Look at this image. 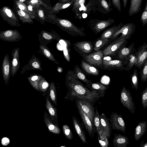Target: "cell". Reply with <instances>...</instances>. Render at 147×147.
Wrapping results in <instances>:
<instances>
[{
	"mask_svg": "<svg viewBox=\"0 0 147 147\" xmlns=\"http://www.w3.org/2000/svg\"><path fill=\"white\" fill-rule=\"evenodd\" d=\"M127 61H123L118 59L114 60H103V68L104 69L111 70L117 69L121 71H128L125 68Z\"/></svg>",
	"mask_w": 147,
	"mask_h": 147,
	"instance_id": "cell-12",
	"label": "cell"
},
{
	"mask_svg": "<svg viewBox=\"0 0 147 147\" xmlns=\"http://www.w3.org/2000/svg\"><path fill=\"white\" fill-rule=\"evenodd\" d=\"M130 78L132 88L135 90H137L138 89V70L136 69H135L132 74H130Z\"/></svg>",
	"mask_w": 147,
	"mask_h": 147,
	"instance_id": "cell-37",
	"label": "cell"
},
{
	"mask_svg": "<svg viewBox=\"0 0 147 147\" xmlns=\"http://www.w3.org/2000/svg\"><path fill=\"white\" fill-rule=\"evenodd\" d=\"M98 136V142L101 146L108 147L109 145L108 139L107 138H106L104 140H101L100 138L99 135Z\"/></svg>",
	"mask_w": 147,
	"mask_h": 147,
	"instance_id": "cell-53",
	"label": "cell"
},
{
	"mask_svg": "<svg viewBox=\"0 0 147 147\" xmlns=\"http://www.w3.org/2000/svg\"><path fill=\"white\" fill-rule=\"evenodd\" d=\"M100 123V115H99L97 108L96 107L95 112L93 119V124L95 132L98 135V130Z\"/></svg>",
	"mask_w": 147,
	"mask_h": 147,
	"instance_id": "cell-41",
	"label": "cell"
},
{
	"mask_svg": "<svg viewBox=\"0 0 147 147\" xmlns=\"http://www.w3.org/2000/svg\"><path fill=\"white\" fill-rule=\"evenodd\" d=\"M147 123L145 121L140 122L135 129L134 136L136 141L139 140L147 130Z\"/></svg>",
	"mask_w": 147,
	"mask_h": 147,
	"instance_id": "cell-27",
	"label": "cell"
},
{
	"mask_svg": "<svg viewBox=\"0 0 147 147\" xmlns=\"http://www.w3.org/2000/svg\"><path fill=\"white\" fill-rule=\"evenodd\" d=\"M74 1V0L65 3H57L49 11V14H52L54 12H58L61 10L73 6Z\"/></svg>",
	"mask_w": 147,
	"mask_h": 147,
	"instance_id": "cell-33",
	"label": "cell"
},
{
	"mask_svg": "<svg viewBox=\"0 0 147 147\" xmlns=\"http://www.w3.org/2000/svg\"><path fill=\"white\" fill-rule=\"evenodd\" d=\"M75 100L76 104L78 105L84 113L88 116L93 124L95 112L93 103L85 100L76 99Z\"/></svg>",
	"mask_w": 147,
	"mask_h": 147,
	"instance_id": "cell-15",
	"label": "cell"
},
{
	"mask_svg": "<svg viewBox=\"0 0 147 147\" xmlns=\"http://www.w3.org/2000/svg\"><path fill=\"white\" fill-rule=\"evenodd\" d=\"M26 4H30L34 8H38L40 5L43 6L46 8L49 9V7L42 0H28L26 1Z\"/></svg>",
	"mask_w": 147,
	"mask_h": 147,
	"instance_id": "cell-43",
	"label": "cell"
},
{
	"mask_svg": "<svg viewBox=\"0 0 147 147\" xmlns=\"http://www.w3.org/2000/svg\"><path fill=\"white\" fill-rule=\"evenodd\" d=\"M143 0H131L128 13L129 16H132L137 14L141 10Z\"/></svg>",
	"mask_w": 147,
	"mask_h": 147,
	"instance_id": "cell-30",
	"label": "cell"
},
{
	"mask_svg": "<svg viewBox=\"0 0 147 147\" xmlns=\"http://www.w3.org/2000/svg\"><path fill=\"white\" fill-rule=\"evenodd\" d=\"M36 15L42 21H44L45 19V13L43 10L38 8H35Z\"/></svg>",
	"mask_w": 147,
	"mask_h": 147,
	"instance_id": "cell-51",
	"label": "cell"
},
{
	"mask_svg": "<svg viewBox=\"0 0 147 147\" xmlns=\"http://www.w3.org/2000/svg\"><path fill=\"white\" fill-rule=\"evenodd\" d=\"M21 35L17 30H8L0 32V39L7 42H17L22 39Z\"/></svg>",
	"mask_w": 147,
	"mask_h": 147,
	"instance_id": "cell-14",
	"label": "cell"
},
{
	"mask_svg": "<svg viewBox=\"0 0 147 147\" xmlns=\"http://www.w3.org/2000/svg\"><path fill=\"white\" fill-rule=\"evenodd\" d=\"M57 71L59 73H62L63 71V69L62 67H58L57 68Z\"/></svg>",
	"mask_w": 147,
	"mask_h": 147,
	"instance_id": "cell-59",
	"label": "cell"
},
{
	"mask_svg": "<svg viewBox=\"0 0 147 147\" xmlns=\"http://www.w3.org/2000/svg\"><path fill=\"white\" fill-rule=\"evenodd\" d=\"M49 86V83L43 77L38 82V86L39 90L43 92L46 91Z\"/></svg>",
	"mask_w": 147,
	"mask_h": 147,
	"instance_id": "cell-44",
	"label": "cell"
},
{
	"mask_svg": "<svg viewBox=\"0 0 147 147\" xmlns=\"http://www.w3.org/2000/svg\"><path fill=\"white\" fill-rule=\"evenodd\" d=\"M86 86L91 91L96 93L100 97L104 96L105 91L108 88L99 82L92 83L91 80L86 84Z\"/></svg>",
	"mask_w": 147,
	"mask_h": 147,
	"instance_id": "cell-19",
	"label": "cell"
},
{
	"mask_svg": "<svg viewBox=\"0 0 147 147\" xmlns=\"http://www.w3.org/2000/svg\"><path fill=\"white\" fill-rule=\"evenodd\" d=\"M1 143L3 146H6L9 144L10 140L8 138L4 137L1 139Z\"/></svg>",
	"mask_w": 147,
	"mask_h": 147,
	"instance_id": "cell-56",
	"label": "cell"
},
{
	"mask_svg": "<svg viewBox=\"0 0 147 147\" xmlns=\"http://www.w3.org/2000/svg\"><path fill=\"white\" fill-rule=\"evenodd\" d=\"M10 61L9 55H5L2 62L1 71L5 82L7 84L10 77Z\"/></svg>",
	"mask_w": 147,
	"mask_h": 147,
	"instance_id": "cell-22",
	"label": "cell"
},
{
	"mask_svg": "<svg viewBox=\"0 0 147 147\" xmlns=\"http://www.w3.org/2000/svg\"><path fill=\"white\" fill-rule=\"evenodd\" d=\"M28 11V13L32 19L36 18V14L35 10V8L30 4H26Z\"/></svg>",
	"mask_w": 147,
	"mask_h": 147,
	"instance_id": "cell-50",
	"label": "cell"
},
{
	"mask_svg": "<svg viewBox=\"0 0 147 147\" xmlns=\"http://www.w3.org/2000/svg\"><path fill=\"white\" fill-rule=\"evenodd\" d=\"M127 63L125 68L128 71L131 69L135 66L136 62V57L134 53L130 55L126 60Z\"/></svg>",
	"mask_w": 147,
	"mask_h": 147,
	"instance_id": "cell-40",
	"label": "cell"
},
{
	"mask_svg": "<svg viewBox=\"0 0 147 147\" xmlns=\"http://www.w3.org/2000/svg\"><path fill=\"white\" fill-rule=\"evenodd\" d=\"M86 0H74L73 5V11L75 14L76 18H78L79 9L84 5Z\"/></svg>",
	"mask_w": 147,
	"mask_h": 147,
	"instance_id": "cell-39",
	"label": "cell"
},
{
	"mask_svg": "<svg viewBox=\"0 0 147 147\" xmlns=\"http://www.w3.org/2000/svg\"><path fill=\"white\" fill-rule=\"evenodd\" d=\"M50 96L52 101L57 105V98L56 89L55 84L53 82H52L49 87Z\"/></svg>",
	"mask_w": 147,
	"mask_h": 147,
	"instance_id": "cell-42",
	"label": "cell"
},
{
	"mask_svg": "<svg viewBox=\"0 0 147 147\" xmlns=\"http://www.w3.org/2000/svg\"><path fill=\"white\" fill-rule=\"evenodd\" d=\"M141 99L143 108L144 109L147 107V86L141 94Z\"/></svg>",
	"mask_w": 147,
	"mask_h": 147,
	"instance_id": "cell-49",
	"label": "cell"
},
{
	"mask_svg": "<svg viewBox=\"0 0 147 147\" xmlns=\"http://www.w3.org/2000/svg\"><path fill=\"white\" fill-rule=\"evenodd\" d=\"M38 35V40L40 44L45 45L50 43L54 40L59 41L61 39V37L53 30H51V32L42 30Z\"/></svg>",
	"mask_w": 147,
	"mask_h": 147,
	"instance_id": "cell-11",
	"label": "cell"
},
{
	"mask_svg": "<svg viewBox=\"0 0 147 147\" xmlns=\"http://www.w3.org/2000/svg\"><path fill=\"white\" fill-rule=\"evenodd\" d=\"M96 0H90L86 5H84L79 9L78 19H82V15L84 13L88 15L91 11L97 10L95 5Z\"/></svg>",
	"mask_w": 147,
	"mask_h": 147,
	"instance_id": "cell-28",
	"label": "cell"
},
{
	"mask_svg": "<svg viewBox=\"0 0 147 147\" xmlns=\"http://www.w3.org/2000/svg\"><path fill=\"white\" fill-rule=\"evenodd\" d=\"M46 107L50 115L53 117L57 116L56 109L53 107L49 100L47 98L46 99Z\"/></svg>",
	"mask_w": 147,
	"mask_h": 147,
	"instance_id": "cell-47",
	"label": "cell"
},
{
	"mask_svg": "<svg viewBox=\"0 0 147 147\" xmlns=\"http://www.w3.org/2000/svg\"><path fill=\"white\" fill-rule=\"evenodd\" d=\"M127 40L125 37L120 36L103 50V54L105 56H115L119 50L125 46L127 42Z\"/></svg>",
	"mask_w": 147,
	"mask_h": 147,
	"instance_id": "cell-3",
	"label": "cell"
},
{
	"mask_svg": "<svg viewBox=\"0 0 147 147\" xmlns=\"http://www.w3.org/2000/svg\"><path fill=\"white\" fill-rule=\"evenodd\" d=\"M120 101L123 106L127 108L132 114L135 112L136 106L131 94L129 89L123 86L120 93Z\"/></svg>",
	"mask_w": 147,
	"mask_h": 147,
	"instance_id": "cell-6",
	"label": "cell"
},
{
	"mask_svg": "<svg viewBox=\"0 0 147 147\" xmlns=\"http://www.w3.org/2000/svg\"><path fill=\"white\" fill-rule=\"evenodd\" d=\"M67 73L75 78L80 80L86 84L88 83L90 81L87 78L86 76L77 65H76L73 70H69Z\"/></svg>",
	"mask_w": 147,
	"mask_h": 147,
	"instance_id": "cell-26",
	"label": "cell"
},
{
	"mask_svg": "<svg viewBox=\"0 0 147 147\" xmlns=\"http://www.w3.org/2000/svg\"><path fill=\"white\" fill-rule=\"evenodd\" d=\"M92 42L88 41L77 42L73 44L74 48L78 53L88 54L93 49Z\"/></svg>",
	"mask_w": 147,
	"mask_h": 147,
	"instance_id": "cell-17",
	"label": "cell"
},
{
	"mask_svg": "<svg viewBox=\"0 0 147 147\" xmlns=\"http://www.w3.org/2000/svg\"><path fill=\"white\" fill-rule=\"evenodd\" d=\"M47 16L61 30L72 36H84L86 35L84 28L78 27L68 20L59 18L52 14H49Z\"/></svg>",
	"mask_w": 147,
	"mask_h": 147,
	"instance_id": "cell-2",
	"label": "cell"
},
{
	"mask_svg": "<svg viewBox=\"0 0 147 147\" xmlns=\"http://www.w3.org/2000/svg\"><path fill=\"white\" fill-rule=\"evenodd\" d=\"M123 25V23L121 22L118 25L114 26L106 30L101 34L100 37L105 39L111 38L115 32Z\"/></svg>",
	"mask_w": 147,
	"mask_h": 147,
	"instance_id": "cell-32",
	"label": "cell"
},
{
	"mask_svg": "<svg viewBox=\"0 0 147 147\" xmlns=\"http://www.w3.org/2000/svg\"><path fill=\"white\" fill-rule=\"evenodd\" d=\"M134 43L133 42L128 47L125 46L122 48L117 53L115 56L118 59L126 61L128 57L135 52Z\"/></svg>",
	"mask_w": 147,
	"mask_h": 147,
	"instance_id": "cell-21",
	"label": "cell"
},
{
	"mask_svg": "<svg viewBox=\"0 0 147 147\" xmlns=\"http://www.w3.org/2000/svg\"><path fill=\"white\" fill-rule=\"evenodd\" d=\"M67 45H66L64 47L63 49V53L64 58L68 62H69L70 60V57L69 55V49L67 47Z\"/></svg>",
	"mask_w": 147,
	"mask_h": 147,
	"instance_id": "cell-52",
	"label": "cell"
},
{
	"mask_svg": "<svg viewBox=\"0 0 147 147\" xmlns=\"http://www.w3.org/2000/svg\"><path fill=\"white\" fill-rule=\"evenodd\" d=\"M17 12L20 20L23 23L32 24L34 23L30 15L26 12L19 9L18 10Z\"/></svg>",
	"mask_w": 147,
	"mask_h": 147,
	"instance_id": "cell-35",
	"label": "cell"
},
{
	"mask_svg": "<svg viewBox=\"0 0 147 147\" xmlns=\"http://www.w3.org/2000/svg\"><path fill=\"white\" fill-rule=\"evenodd\" d=\"M81 66L83 70L88 74L94 76H98L99 72L94 66L88 63L83 59L81 61Z\"/></svg>",
	"mask_w": 147,
	"mask_h": 147,
	"instance_id": "cell-31",
	"label": "cell"
},
{
	"mask_svg": "<svg viewBox=\"0 0 147 147\" xmlns=\"http://www.w3.org/2000/svg\"><path fill=\"white\" fill-rule=\"evenodd\" d=\"M141 80L142 82L147 81V59L144 64L139 72Z\"/></svg>",
	"mask_w": 147,
	"mask_h": 147,
	"instance_id": "cell-45",
	"label": "cell"
},
{
	"mask_svg": "<svg viewBox=\"0 0 147 147\" xmlns=\"http://www.w3.org/2000/svg\"><path fill=\"white\" fill-rule=\"evenodd\" d=\"M19 51L20 48L17 47L14 49L11 52V75L12 77L16 75L20 68Z\"/></svg>",
	"mask_w": 147,
	"mask_h": 147,
	"instance_id": "cell-20",
	"label": "cell"
},
{
	"mask_svg": "<svg viewBox=\"0 0 147 147\" xmlns=\"http://www.w3.org/2000/svg\"><path fill=\"white\" fill-rule=\"evenodd\" d=\"M136 57L135 66L141 69L147 59V44L144 42L134 53Z\"/></svg>",
	"mask_w": 147,
	"mask_h": 147,
	"instance_id": "cell-13",
	"label": "cell"
},
{
	"mask_svg": "<svg viewBox=\"0 0 147 147\" xmlns=\"http://www.w3.org/2000/svg\"><path fill=\"white\" fill-rule=\"evenodd\" d=\"M129 142L127 137L119 133L115 134L113 140V144L115 147H127Z\"/></svg>",
	"mask_w": 147,
	"mask_h": 147,
	"instance_id": "cell-25",
	"label": "cell"
},
{
	"mask_svg": "<svg viewBox=\"0 0 147 147\" xmlns=\"http://www.w3.org/2000/svg\"><path fill=\"white\" fill-rule=\"evenodd\" d=\"M43 77L42 76L36 74H31L27 78L31 86L36 90H39L38 82L39 80Z\"/></svg>",
	"mask_w": 147,
	"mask_h": 147,
	"instance_id": "cell-34",
	"label": "cell"
},
{
	"mask_svg": "<svg viewBox=\"0 0 147 147\" xmlns=\"http://www.w3.org/2000/svg\"><path fill=\"white\" fill-rule=\"evenodd\" d=\"M95 5L98 7L97 10L102 13L106 14L112 11L110 0L108 3L106 0H96Z\"/></svg>",
	"mask_w": 147,
	"mask_h": 147,
	"instance_id": "cell-24",
	"label": "cell"
},
{
	"mask_svg": "<svg viewBox=\"0 0 147 147\" xmlns=\"http://www.w3.org/2000/svg\"><path fill=\"white\" fill-rule=\"evenodd\" d=\"M15 3L20 9L25 11L28 13V11L26 5L23 3L20 2L17 0L15 1Z\"/></svg>",
	"mask_w": 147,
	"mask_h": 147,
	"instance_id": "cell-54",
	"label": "cell"
},
{
	"mask_svg": "<svg viewBox=\"0 0 147 147\" xmlns=\"http://www.w3.org/2000/svg\"><path fill=\"white\" fill-rule=\"evenodd\" d=\"M140 147H147V142L145 143H144V141L143 140L142 142L140 143Z\"/></svg>",
	"mask_w": 147,
	"mask_h": 147,
	"instance_id": "cell-57",
	"label": "cell"
},
{
	"mask_svg": "<svg viewBox=\"0 0 147 147\" xmlns=\"http://www.w3.org/2000/svg\"><path fill=\"white\" fill-rule=\"evenodd\" d=\"M78 53L88 63L99 68H103L102 58L104 54L102 51L99 50L90 54Z\"/></svg>",
	"mask_w": 147,
	"mask_h": 147,
	"instance_id": "cell-4",
	"label": "cell"
},
{
	"mask_svg": "<svg viewBox=\"0 0 147 147\" xmlns=\"http://www.w3.org/2000/svg\"><path fill=\"white\" fill-rule=\"evenodd\" d=\"M127 1L128 0H123V6L125 8L126 7Z\"/></svg>",
	"mask_w": 147,
	"mask_h": 147,
	"instance_id": "cell-58",
	"label": "cell"
},
{
	"mask_svg": "<svg viewBox=\"0 0 147 147\" xmlns=\"http://www.w3.org/2000/svg\"><path fill=\"white\" fill-rule=\"evenodd\" d=\"M109 119L111 123V129L125 133L126 124L122 116L117 113L113 112Z\"/></svg>",
	"mask_w": 147,
	"mask_h": 147,
	"instance_id": "cell-9",
	"label": "cell"
},
{
	"mask_svg": "<svg viewBox=\"0 0 147 147\" xmlns=\"http://www.w3.org/2000/svg\"><path fill=\"white\" fill-rule=\"evenodd\" d=\"M33 70L42 71L40 61L34 55H32L28 63L22 67L20 73L22 74L27 70Z\"/></svg>",
	"mask_w": 147,
	"mask_h": 147,
	"instance_id": "cell-18",
	"label": "cell"
},
{
	"mask_svg": "<svg viewBox=\"0 0 147 147\" xmlns=\"http://www.w3.org/2000/svg\"><path fill=\"white\" fill-rule=\"evenodd\" d=\"M109 41V39H105L100 37L96 40L94 43V50L95 51L100 50L102 47L107 44Z\"/></svg>",
	"mask_w": 147,
	"mask_h": 147,
	"instance_id": "cell-38",
	"label": "cell"
},
{
	"mask_svg": "<svg viewBox=\"0 0 147 147\" xmlns=\"http://www.w3.org/2000/svg\"><path fill=\"white\" fill-rule=\"evenodd\" d=\"M112 3L114 7L119 12L121 11L120 0H111Z\"/></svg>",
	"mask_w": 147,
	"mask_h": 147,
	"instance_id": "cell-55",
	"label": "cell"
},
{
	"mask_svg": "<svg viewBox=\"0 0 147 147\" xmlns=\"http://www.w3.org/2000/svg\"><path fill=\"white\" fill-rule=\"evenodd\" d=\"M115 20L111 18L107 20H92L89 21L88 26L95 34H97L113 24Z\"/></svg>",
	"mask_w": 147,
	"mask_h": 147,
	"instance_id": "cell-7",
	"label": "cell"
},
{
	"mask_svg": "<svg viewBox=\"0 0 147 147\" xmlns=\"http://www.w3.org/2000/svg\"><path fill=\"white\" fill-rule=\"evenodd\" d=\"M78 113L89 135L91 138L95 132L93 125L88 116L82 111L80 107L76 104Z\"/></svg>",
	"mask_w": 147,
	"mask_h": 147,
	"instance_id": "cell-16",
	"label": "cell"
},
{
	"mask_svg": "<svg viewBox=\"0 0 147 147\" xmlns=\"http://www.w3.org/2000/svg\"><path fill=\"white\" fill-rule=\"evenodd\" d=\"M136 26L133 23H127L123 24V26L117 31L112 37V40L115 39L120 34V36L125 38L127 40H129L131 35L135 32Z\"/></svg>",
	"mask_w": 147,
	"mask_h": 147,
	"instance_id": "cell-10",
	"label": "cell"
},
{
	"mask_svg": "<svg viewBox=\"0 0 147 147\" xmlns=\"http://www.w3.org/2000/svg\"><path fill=\"white\" fill-rule=\"evenodd\" d=\"M20 2L21 3H23L26 0H16Z\"/></svg>",
	"mask_w": 147,
	"mask_h": 147,
	"instance_id": "cell-60",
	"label": "cell"
},
{
	"mask_svg": "<svg viewBox=\"0 0 147 147\" xmlns=\"http://www.w3.org/2000/svg\"><path fill=\"white\" fill-rule=\"evenodd\" d=\"M66 85L68 92L66 97L72 101L75 99L88 100L94 103L100 97L92 92L78 80L67 73L66 76Z\"/></svg>",
	"mask_w": 147,
	"mask_h": 147,
	"instance_id": "cell-1",
	"label": "cell"
},
{
	"mask_svg": "<svg viewBox=\"0 0 147 147\" xmlns=\"http://www.w3.org/2000/svg\"><path fill=\"white\" fill-rule=\"evenodd\" d=\"M100 119L98 135L101 140H104L106 138L109 139L112 132L111 127L109 120L104 113L100 115Z\"/></svg>",
	"mask_w": 147,
	"mask_h": 147,
	"instance_id": "cell-5",
	"label": "cell"
},
{
	"mask_svg": "<svg viewBox=\"0 0 147 147\" xmlns=\"http://www.w3.org/2000/svg\"><path fill=\"white\" fill-rule=\"evenodd\" d=\"M37 53H40L44 56L53 62L59 65V62L56 59L53 54L47 45L40 44L39 46V50Z\"/></svg>",
	"mask_w": 147,
	"mask_h": 147,
	"instance_id": "cell-29",
	"label": "cell"
},
{
	"mask_svg": "<svg viewBox=\"0 0 147 147\" xmlns=\"http://www.w3.org/2000/svg\"><path fill=\"white\" fill-rule=\"evenodd\" d=\"M142 25L144 26L147 24V1L140 18Z\"/></svg>",
	"mask_w": 147,
	"mask_h": 147,
	"instance_id": "cell-48",
	"label": "cell"
},
{
	"mask_svg": "<svg viewBox=\"0 0 147 147\" xmlns=\"http://www.w3.org/2000/svg\"><path fill=\"white\" fill-rule=\"evenodd\" d=\"M63 134L65 137L68 140H71L73 138V135L71 129L68 125L64 124L63 126Z\"/></svg>",
	"mask_w": 147,
	"mask_h": 147,
	"instance_id": "cell-46",
	"label": "cell"
},
{
	"mask_svg": "<svg viewBox=\"0 0 147 147\" xmlns=\"http://www.w3.org/2000/svg\"><path fill=\"white\" fill-rule=\"evenodd\" d=\"M0 15L3 19L12 26H20L18 20L12 10L7 6L1 7L0 10Z\"/></svg>",
	"mask_w": 147,
	"mask_h": 147,
	"instance_id": "cell-8",
	"label": "cell"
},
{
	"mask_svg": "<svg viewBox=\"0 0 147 147\" xmlns=\"http://www.w3.org/2000/svg\"><path fill=\"white\" fill-rule=\"evenodd\" d=\"M72 123L74 129L83 143H87L85 131L81 124L75 116L72 117Z\"/></svg>",
	"mask_w": 147,
	"mask_h": 147,
	"instance_id": "cell-23",
	"label": "cell"
},
{
	"mask_svg": "<svg viewBox=\"0 0 147 147\" xmlns=\"http://www.w3.org/2000/svg\"><path fill=\"white\" fill-rule=\"evenodd\" d=\"M44 121L49 132L56 134L60 133V128L53 123L49 118L45 117Z\"/></svg>",
	"mask_w": 147,
	"mask_h": 147,
	"instance_id": "cell-36",
	"label": "cell"
}]
</instances>
